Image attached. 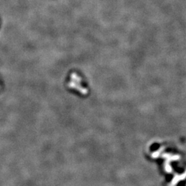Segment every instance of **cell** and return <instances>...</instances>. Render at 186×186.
Masks as SVG:
<instances>
[{"label":"cell","instance_id":"1","mask_svg":"<svg viewBox=\"0 0 186 186\" xmlns=\"http://www.w3.org/2000/svg\"><path fill=\"white\" fill-rule=\"evenodd\" d=\"M161 155L163 158H165L166 159L165 163H164V169H165V171L167 173H172V168L171 166H170V163L172 161L179 160L180 156L179 155H172L169 153H163Z\"/></svg>","mask_w":186,"mask_h":186},{"label":"cell","instance_id":"2","mask_svg":"<svg viewBox=\"0 0 186 186\" xmlns=\"http://www.w3.org/2000/svg\"><path fill=\"white\" fill-rule=\"evenodd\" d=\"M185 179H186V170L184 172V173L181 174V175H177V174H176L171 181V182H170V184L168 185V186H175L179 181H183V180H184Z\"/></svg>","mask_w":186,"mask_h":186},{"label":"cell","instance_id":"3","mask_svg":"<svg viewBox=\"0 0 186 186\" xmlns=\"http://www.w3.org/2000/svg\"><path fill=\"white\" fill-rule=\"evenodd\" d=\"M164 148H165V147H162V148H160L159 150H158L156 152H154V153L152 154V157L153 158H154V159H156V158H158L159 157L160 155L161 154V153H163V150H164Z\"/></svg>","mask_w":186,"mask_h":186}]
</instances>
